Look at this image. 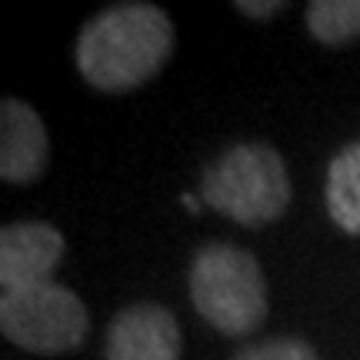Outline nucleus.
<instances>
[{
    "label": "nucleus",
    "mask_w": 360,
    "mask_h": 360,
    "mask_svg": "<svg viewBox=\"0 0 360 360\" xmlns=\"http://www.w3.org/2000/svg\"><path fill=\"white\" fill-rule=\"evenodd\" d=\"M0 330L17 347L57 357L74 354L87 340V307L64 283H34L20 290H4L0 297Z\"/></svg>",
    "instance_id": "20e7f679"
},
{
    "label": "nucleus",
    "mask_w": 360,
    "mask_h": 360,
    "mask_svg": "<svg viewBox=\"0 0 360 360\" xmlns=\"http://www.w3.org/2000/svg\"><path fill=\"white\" fill-rule=\"evenodd\" d=\"M191 300L214 330L254 334L267 321V281L257 257L233 244H207L191 260Z\"/></svg>",
    "instance_id": "7ed1b4c3"
},
{
    "label": "nucleus",
    "mask_w": 360,
    "mask_h": 360,
    "mask_svg": "<svg viewBox=\"0 0 360 360\" xmlns=\"http://www.w3.org/2000/svg\"><path fill=\"white\" fill-rule=\"evenodd\" d=\"M200 200L240 227H267L290 207V174L270 143H233L204 170Z\"/></svg>",
    "instance_id": "f03ea898"
},
{
    "label": "nucleus",
    "mask_w": 360,
    "mask_h": 360,
    "mask_svg": "<svg viewBox=\"0 0 360 360\" xmlns=\"http://www.w3.org/2000/svg\"><path fill=\"white\" fill-rule=\"evenodd\" d=\"M64 233L44 220L7 224L0 231V287L20 290L34 283H47L64 257Z\"/></svg>",
    "instance_id": "39448f33"
},
{
    "label": "nucleus",
    "mask_w": 360,
    "mask_h": 360,
    "mask_svg": "<svg viewBox=\"0 0 360 360\" xmlns=\"http://www.w3.org/2000/svg\"><path fill=\"white\" fill-rule=\"evenodd\" d=\"M47 127L30 103L7 97L0 103V177L7 184H34L47 170Z\"/></svg>",
    "instance_id": "0eeeda50"
},
{
    "label": "nucleus",
    "mask_w": 360,
    "mask_h": 360,
    "mask_svg": "<svg viewBox=\"0 0 360 360\" xmlns=\"http://www.w3.org/2000/svg\"><path fill=\"white\" fill-rule=\"evenodd\" d=\"M174 20L157 4H114L80 27L74 64L101 94H127L154 80L174 57Z\"/></svg>",
    "instance_id": "f257e3e1"
},
{
    "label": "nucleus",
    "mask_w": 360,
    "mask_h": 360,
    "mask_svg": "<svg viewBox=\"0 0 360 360\" xmlns=\"http://www.w3.org/2000/svg\"><path fill=\"white\" fill-rule=\"evenodd\" d=\"M107 360H180L177 317L164 304H130L107 327Z\"/></svg>",
    "instance_id": "423d86ee"
},
{
    "label": "nucleus",
    "mask_w": 360,
    "mask_h": 360,
    "mask_svg": "<svg viewBox=\"0 0 360 360\" xmlns=\"http://www.w3.org/2000/svg\"><path fill=\"white\" fill-rule=\"evenodd\" d=\"M233 360H317V350L300 337H277V340H264L240 350Z\"/></svg>",
    "instance_id": "9d476101"
},
{
    "label": "nucleus",
    "mask_w": 360,
    "mask_h": 360,
    "mask_svg": "<svg viewBox=\"0 0 360 360\" xmlns=\"http://www.w3.org/2000/svg\"><path fill=\"white\" fill-rule=\"evenodd\" d=\"M240 13H247V17H257V20H267V17H274L277 11H283L287 4H281V0H270V4H254V0H237L233 4Z\"/></svg>",
    "instance_id": "9b49d317"
},
{
    "label": "nucleus",
    "mask_w": 360,
    "mask_h": 360,
    "mask_svg": "<svg viewBox=\"0 0 360 360\" xmlns=\"http://www.w3.org/2000/svg\"><path fill=\"white\" fill-rule=\"evenodd\" d=\"M327 214L347 233H360V141L344 147L327 170Z\"/></svg>",
    "instance_id": "6e6552de"
},
{
    "label": "nucleus",
    "mask_w": 360,
    "mask_h": 360,
    "mask_svg": "<svg viewBox=\"0 0 360 360\" xmlns=\"http://www.w3.org/2000/svg\"><path fill=\"white\" fill-rule=\"evenodd\" d=\"M307 30L323 47L360 40V0H314L307 7Z\"/></svg>",
    "instance_id": "1a4fd4ad"
}]
</instances>
